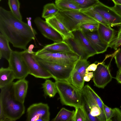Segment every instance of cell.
<instances>
[{
	"label": "cell",
	"mask_w": 121,
	"mask_h": 121,
	"mask_svg": "<svg viewBox=\"0 0 121 121\" xmlns=\"http://www.w3.org/2000/svg\"><path fill=\"white\" fill-rule=\"evenodd\" d=\"M114 116L116 121H121V110L117 108H113Z\"/></svg>",
	"instance_id": "39"
},
{
	"label": "cell",
	"mask_w": 121,
	"mask_h": 121,
	"mask_svg": "<svg viewBox=\"0 0 121 121\" xmlns=\"http://www.w3.org/2000/svg\"><path fill=\"white\" fill-rule=\"evenodd\" d=\"M112 0L113 2V0Z\"/></svg>",
	"instance_id": "48"
},
{
	"label": "cell",
	"mask_w": 121,
	"mask_h": 121,
	"mask_svg": "<svg viewBox=\"0 0 121 121\" xmlns=\"http://www.w3.org/2000/svg\"><path fill=\"white\" fill-rule=\"evenodd\" d=\"M82 107L87 118L88 121H100L97 117L93 116L90 113V109L84 100Z\"/></svg>",
	"instance_id": "34"
},
{
	"label": "cell",
	"mask_w": 121,
	"mask_h": 121,
	"mask_svg": "<svg viewBox=\"0 0 121 121\" xmlns=\"http://www.w3.org/2000/svg\"><path fill=\"white\" fill-rule=\"evenodd\" d=\"M100 14L111 27L121 26V18L110 8L99 1L91 8Z\"/></svg>",
	"instance_id": "11"
},
{
	"label": "cell",
	"mask_w": 121,
	"mask_h": 121,
	"mask_svg": "<svg viewBox=\"0 0 121 121\" xmlns=\"http://www.w3.org/2000/svg\"><path fill=\"white\" fill-rule=\"evenodd\" d=\"M97 64V68L93 72L94 85L99 88H104L111 81L112 77L108 66L105 65L103 62Z\"/></svg>",
	"instance_id": "10"
},
{
	"label": "cell",
	"mask_w": 121,
	"mask_h": 121,
	"mask_svg": "<svg viewBox=\"0 0 121 121\" xmlns=\"http://www.w3.org/2000/svg\"><path fill=\"white\" fill-rule=\"evenodd\" d=\"M114 4H121V0H113Z\"/></svg>",
	"instance_id": "45"
},
{
	"label": "cell",
	"mask_w": 121,
	"mask_h": 121,
	"mask_svg": "<svg viewBox=\"0 0 121 121\" xmlns=\"http://www.w3.org/2000/svg\"><path fill=\"white\" fill-rule=\"evenodd\" d=\"M70 46L74 52L82 59H87L90 57L86 52L74 38H69L64 40Z\"/></svg>",
	"instance_id": "22"
},
{
	"label": "cell",
	"mask_w": 121,
	"mask_h": 121,
	"mask_svg": "<svg viewBox=\"0 0 121 121\" xmlns=\"http://www.w3.org/2000/svg\"><path fill=\"white\" fill-rule=\"evenodd\" d=\"M28 84V81L25 79H19L12 83L13 94L16 101L24 104L27 94Z\"/></svg>",
	"instance_id": "13"
},
{
	"label": "cell",
	"mask_w": 121,
	"mask_h": 121,
	"mask_svg": "<svg viewBox=\"0 0 121 121\" xmlns=\"http://www.w3.org/2000/svg\"><path fill=\"white\" fill-rule=\"evenodd\" d=\"M121 36V27L118 30L117 32V35L116 37H118Z\"/></svg>",
	"instance_id": "46"
},
{
	"label": "cell",
	"mask_w": 121,
	"mask_h": 121,
	"mask_svg": "<svg viewBox=\"0 0 121 121\" xmlns=\"http://www.w3.org/2000/svg\"><path fill=\"white\" fill-rule=\"evenodd\" d=\"M12 83L0 89V114L4 115L7 121H15L19 119L25 111L24 104L17 101L14 98Z\"/></svg>",
	"instance_id": "2"
},
{
	"label": "cell",
	"mask_w": 121,
	"mask_h": 121,
	"mask_svg": "<svg viewBox=\"0 0 121 121\" xmlns=\"http://www.w3.org/2000/svg\"><path fill=\"white\" fill-rule=\"evenodd\" d=\"M55 82L63 105L75 108L82 106L83 100L82 90L67 81L55 80Z\"/></svg>",
	"instance_id": "3"
},
{
	"label": "cell",
	"mask_w": 121,
	"mask_h": 121,
	"mask_svg": "<svg viewBox=\"0 0 121 121\" xmlns=\"http://www.w3.org/2000/svg\"><path fill=\"white\" fill-rule=\"evenodd\" d=\"M8 4L10 11L17 17L22 20V16L20 11V3L18 0H8Z\"/></svg>",
	"instance_id": "30"
},
{
	"label": "cell",
	"mask_w": 121,
	"mask_h": 121,
	"mask_svg": "<svg viewBox=\"0 0 121 121\" xmlns=\"http://www.w3.org/2000/svg\"><path fill=\"white\" fill-rule=\"evenodd\" d=\"M34 22L37 28L45 37L54 42L64 40L62 36L45 21L39 17H36Z\"/></svg>",
	"instance_id": "12"
},
{
	"label": "cell",
	"mask_w": 121,
	"mask_h": 121,
	"mask_svg": "<svg viewBox=\"0 0 121 121\" xmlns=\"http://www.w3.org/2000/svg\"><path fill=\"white\" fill-rule=\"evenodd\" d=\"M0 31L13 46L25 50L35 36L28 24L16 17L11 11L0 7Z\"/></svg>",
	"instance_id": "1"
},
{
	"label": "cell",
	"mask_w": 121,
	"mask_h": 121,
	"mask_svg": "<svg viewBox=\"0 0 121 121\" xmlns=\"http://www.w3.org/2000/svg\"><path fill=\"white\" fill-rule=\"evenodd\" d=\"M116 79L118 82L121 84V72L117 71Z\"/></svg>",
	"instance_id": "43"
},
{
	"label": "cell",
	"mask_w": 121,
	"mask_h": 121,
	"mask_svg": "<svg viewBox=\"0 0 121 121\" xmlns=\"http://www.w3.org/2000/svg\"><path fill=\"white\" fill-rule=\"evenodd\" d=\"M97 31L102 41L107 44L108 45L116 37V31L114 30L99 22Z\"/></svg>",
	"instance_id": "17"
},
{
	"label": "cell",
	"mask_w": 121,
	"mask_h": 121,
	"mask_svg": "<svg viewBox=\"0 0 121 121\" xmlns=\"http://www.w3.org/2000/svg\"><path fill=\"white\" fill-rule=\"evenodd\" d=\"M74 38L86 52L89 57L97 54L83 32L79 29L72 32Z\"/></svg>",
	"instance_id": "16"
},
{
	"label": "cell",
	"mask_w": 121,
	"mask_h": 121,
	"mask_svg": "<svg viewBox=\"0 0 121 121\" xmlns=\"http://www.w3.org/2000/svg\"><path fill=\"white\" fill-rule=\"evenodd\" d=\"M83 77L74 69L69 82L78 89L82 90L84 86Z\"/></svg>",
	"instance_id": "25"
},
{
	"label": "cell",
	"mask_w": 121,
	"mask_h": 121,
	"mask_svg": "<svg viewBox=\"0 0 121 121\" xmlns=\"http://www.w3.org/2000/svg\"><path fill=\"white\" fill-rule=\"evenodd\" d=\"M42 85L44 96H48L50 98L53 97L58 93L55 82L47 79Z\"/></svg>",
	"instance_id": "24"
},
{
	"label": "cell",
	"mask_w": 121,
	"mask_h": 121,
	"mask_svg": "<svg viewBox=\"0 0 121 121\" xmlns=\"http://www.w3.org/2000/svg\"><path fill=\"white\" fill-rule=\"evenodd\" d=\"M84 33L97 54L104 53L106 51L108 47V45L104 43L102 41L97 30Z\"/></svg>",
	"instance_id": "15"
},
{
	"label": "cell",
	"mask_w": 121,
	"mask_h": 121,
	"mask_svg": "<svg viewBox=\"0 0 121 121\" xmlns=\"http://www.w3.org/2000/svg\"><path fill=\"white\" fill-rule=\"evenodd\" d=\"M104 111L105 117L106 121H112V118L114 116V110L109 108L104 104Z\"/></svg>",
	"instance_id": "35"
},
{
	"label": "cell",
	"mask_w": 121,
	"mask_h": 121,
	"mask_svg": "<svg viewBox=\"0 0 121 121\" xmlns=\"http://www.w3.org/2000/svg\"><path fill=\"white\" fill-rule=\"evenodd\" d=\"M60 10L55 4L49 3L45 5L43 8L42 17L46 19L55 15Z\"/></svg>",
	"instance_id": "27"
},
{
	"label": "cell",
	"mask_w": 121,
	"mask_h": 121,
	"mask_svg": "<svg viewBox=\"0 0 121 121\" xmlns=\"http://www.w3.org/2000/svg\"><path fill=\"white\" fill-rule=\"evenodd\" d=\"M110 8L121 18V4H115Z\"/></svg>",
	"instance_id": "38"
},
{
	"label": "cell",
	"mask_w": 121,
	"mask_h": 121,
	"mask_svg": "<svg viewBox=\"0 0 121 121\" xmlns=\"http://www.w3.org/2000/svg\"><path fill=\"white\" fill-rule=\"evenodd\" d=\"M79 6L81 11L93 7L99 2V0H73Z\"/></svg>",
	"instance_id": "29"
},
{
	"label": "cell",
	"mask_w": 121,
	"mask_h": 121,
	"mask_svg": "<svg viewBox=\"0 0 121 121\" xmlns=\"http://www.w3.org/2000/svg\"><path fill=\"white\" fill-rule=\"evenodd\" d=\"M118 71L119 72H121V69H119Z\"/></svg>",
	"instance_id": "47"
},
{
	"label": "cell",
	"mask_w": 121,
	"mask_h": 121,
	"mask_svg": "<svg viewBox=\"0 0 121 121\" xmlns=\"http://www.w3.org/2000/svg\"><path fill=\"white\" fill-rule=\"evenodd\" d=\"M26 19L27 20V24L30 27L34 34L35 36L37 34V33L35 30L33 28L32 26L31 22V17H27Z\"/></svg>",
	"instance_id": "42"
},
{
	"label": "cell",
	"mask_w": 121,
	"mask_h": 121,
	"mask_svg": "<svg viewBox=\"0 0 121 121\" xmlns=\"http://www.w3.org/2000/svg\"><path fill=\"white\" fill-rule=\"evenodd\" d=\"M8 40L3 34L0 33V59L5 58L8 61L10 57L12 50L10 48Z\"/></svg>",
	"instance_id": "21"
},
{
	"label": "cell",
	"mask_w": 121,
	"mask_h": 121,
	"mask_svg": "<svg viewBox=\"0 0 121 121\" xmlns=\"http://www.w3.org/2000/svg\"><path fill=\"white\" fill-rule=\"evenodd\" d=\"M35 55L48 61L65 65H75L80 58L75 53L53 52L42 49L35 52Z\"/></svg>",
	"instance_id": "6"
},
{
	"label": "cell",
	"mask_w": 121,
	"mask_h": 121,
	"mask_svg": "<svg viewBox=\"0 0 121 121\" xmlns=\"http://www.w3.org/2000/svg\"><path fill=\"white\" fill-rule=\"evenodd\" d=\"M20 52L27 65L29 74L37 78L45 79L53 78L52 75L35 60L34 57L35 52L29 53L27 49Z\"/></svg>",
	"instance_id": "8"
},
{
	"label": "cell",
	"mask_w": 121,
	"mask_h": 121,
	"mask_svg": "<svg viewBox=\"0 0 121 121\" xmlns=\"http://www.w3.org/2000/svg\"><path fill=\"white\" fill-rule=\"evenodd\" d=\"M34 47V45L32 44L30 45L29 47L27 49V51L29 53H34V52L33 51V48Z\"/></svg>",
	"instance_id": "44"
},
{
	"label": "cell",
	"mask_w": 121,
	"mask_h": 121,
	"mask_svg": "<svg viewBox=\"0 0 121 121\" xmlns=\"http://www.w3.org/2000/svg\"><path fill=\"white\" fill-rule=\"evenodd\" d=\"M55 3L60 10L81 11L79 6L73 0H55Z\"/></svg>",
	"instance_id": "23"
},
{
	"label": "cell",
	"mask_w": 121,
	"mask_h": 121,
	"mask_svg": "<svg viewBox=\"0 0 121 121\" xmlns=\"http://www.w3.org/2000/svg\"><path fill=\"white\" fill-rule=\"evenodd\" d=\"M75 108V112L71 121H88L82 106Z\"/></svg>",
	"instance_id": "32"
},
{
	"label": "cell",
	"mask_w": 121,
	"mask_h": 121,
	"mask_svg": "<svg viewBox=\"0 0 121 121\" xmlns=\"http://www.w3.org/2000/svg\"><path fill=\"white\" fill-rule=\"evenodd\" d=\"M87 60L80 59L76 62L74 66V69L83 77L86 73V69L90 65Z\"/></svg>",
	"instance_id": "31"
},
{
	"label": "cell",
	"mask_w": 121,
	"mask_h": 121,
	"mask_svg": "<svg viewBox=\"0 0 121 121\" xmlns=\"http://www.w3.org/2000/svg\"><path fill=\"white\" fill-rule=\"evenodd\" d=\"M121 45V36L119 37L116 36L108 44V47L116 50Z\"/></svg>",
	"instance_id": "36"
},
{
	"label": "cell",
	"mask_w": 121,
	"mask_h": 121,
	"mask_svg": "<svg viewBox=\"0 0 121 121\" xmlns=\"http://www.w3.org/2000/svg\"><path fill=\"white\" fill-rule=\"evenodd\" d=\"M1 0H0V1H1Z\"/></svg>",
	"instance_id": "49"
},
{
	"label": "cell",
	"mask_w": 121,
	"mask_h": 121,
	"mask_svg": "<svg viewBox=\"0 0 121 121\" xmlns=\"http://www.w3.org/2000/svg\"><path fill=\"white\" fill-rule=\"evenodd\" d=\"M85 91L95 101L100 108L101 113L98 117L100 121H106L103 108L104 103L92 88L88 85L85 86L82 89Z\"/></svg>",
	"instance_id": "19"
},
{
	"label": "cell",
	"mask_w": 121,
	"mask_h": 121,
	"mask_svg": "<svg viewBox=\"0 0 121 121\" xmlns=\"http://www.w3.org/2000/svg\"><path fill=\"white\" fill-rule=\"evenodd\" d=\"M55 15L72 32L79 30L82 24L98 22L81 11L60 10Z\"/></svg>",
	"instance_id": "4"
},
{
	"label": "cell",
	"mask_w": 121,
	"mask_h": 121,
	"mask_svg": "<svg viewBox=\"0 0 121 121\" xmlns=\"http://www.w3.org/2000/svg\"><path fill=\"white\" fill-rule=\"evenodd\" d=\"M98 22L96 23H86L81 24L79 30L83 32H92L97 30Z\"/></svg>",
	"instance_id": "33"
},
{
	"label": "cell",
	"mask_w": 121,
	"mask_h": 121,
	"mask_svg": "<svg viewBox=\"0 0 121 121\" xmlns=\"http://www.w3.org/2000/svg\"><path fill=\"white\" fill-rule=\"evenodd\" d=\"M97 64L95 63L89 65L86 69V73L90 71H95L97 68Z\"/></svg>",
	"instance_id": "41"
},
{
	"label": "cell",
	"mask_w": 121,
	"mask_h": 121,
	"mask_svg": "<svg viewBox=\"0 0 121 121\" xmlns=\"http://www.w3.org/2000/svg\"><path fill=\"white\" fill-rule=\"evenodd\" d=\"M81 11L98 22L101 23L108 27H111L107 21L100 14L92 8Z\"/></svg>",
	"instance_id": "28"
},
{
	"label": "cell",
	"mask_w": 121,
	"mask_h": 121,
	"mask_svg": "<svg viewBox=\"0 0 121 121\" xmlns=\"http://www.w3.org/2000/svg\"><path fill=\"white\" fill-rule=\"evenodd\" d=\"M46 22L63 37L64 40L73 38L72 32L69 30L55 15L45 19Z\"/></svg>",
	"instance_id": "14"
},
{
	"label": "cell",
	"mask_w": 121,
	"mask_h": 121,
	"mask_svg": "<svg viewBox=\"0 0 121 121\" xmlns=\"http://www.w3.org/2000/svg\"><path fill=\"white\" fill-rule=\"evenodd\" d=\"M34 57L40 65L52 75L55 80L69 82L75 65H65L49 62L37 56L35 53Z\"/></svg>",
	"instance_id": "5"
},
{
	"label": "cell",
	"mask_w": 121,
	"mask_h": 121,
	"mask_svg": "<svg viewBox=\"0 0 121 121\" xmlns=\"http://www.w3.org/2000/svg\"><path fill=\"white\" fill-rule=\"evenodd\" d=\"M27 121H49L50 113L48 104L42 103L33 104L27 108Z\"/></svg>",
	"instance_id": "9"
},
{
	"label": "cell",
	"mask_w": 121,
	"mask_h": 121,
	"mask_svg": "<svg viewBox=\"0 0 121 121\" xmlns=\"http://www.w3.org/2000/svg\"><path fill=\"white\" fill-rule=\"evenodd\" d=\"M8 61V67L13 72L15 79H25L29 74L27 66L20 52L12 51Z\"/></svg>",
	"instance_id": "7"
},
{
	"label": "cell",
	"mask_w": 121,
	"mask_h": 121,
	"mask_svg": "<svg viewBox=\"0 0 121 121\" xmlns=\"http://www.w3.org/2000/svg\"><path fill=\"white\" fill-rule=\"evenodd\" d=\"M15 79V78L13 72L8 67L0 68V89L12 83Z\"/></svg>",
	"instance_id": "20"
},
{
	"label": "cell",
	"mask_w": 121,
	"mask_h": 121,
	"mask_svg": "<svg viewBox=\"0 0 121 121\" xmlns=\"http://www.w3.org/2000/svg\"><path fill=\"white\" fill-rule=\"evenodd\" d=\"M42 49L53 52L75 53L69 45L64 40L46 45Z\"/></svg>",
	"instance_id": "18"
},
{
	"label": "cell",
	"mask_w": 121,
	"mask_h": 121,
	"mask_svg": "<svg viewBox=\"0 0 121 121\" xmlns=\"http://www.w3.org/2000/svg\"><path fill=\"white\" fill-rule=\"evenodd\" d=\"M116 63L119 69H121V51L118 50L114 56Z\"/></svg>",
	"instance_id": "37"
},
{
	"label": "cell",
	"mask_w": 121,
	"mask_h": 121,
	"mask_svg": "<svg viewBox=\"0 0 121 121\" xmlns=\"http://www.w3.org/2000/svg\"><path fill=\"white\" fill-rule=\"evenodd\" d=\"M75 111H72L64 108H62L56 116L52 120V121H70L74 114Z\"/></svg>",
	"instance_id": "26"
},
{
	"label": "cell",
	"mask_w": 121,
	"mask_h": 121,
	"mask_svg": "<svg viewBox=\"0 0 121 121\" xmlns=\"http://www.w3.org/2000/svg\"><path fill=\"white\" fill-rule=\"evenodd\" d=\"M93 72H89L85 73L83 77V79L85 82H89L93 78Z\"/></svg>",
	"instance_id": "40"
}]
</instances>
